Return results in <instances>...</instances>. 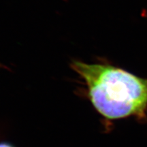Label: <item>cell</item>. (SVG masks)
<instances>
[{
	"mask_svg": "<svg viewBox=\"0 0 147 147\" xmlns=\"http://www.w3.org/2000/svg\"><path fill=\"white\" fill-rule=\"evenodd\" d=\"M71 67L85 82L91 104L106 119L146 115L147 78L109 63L75 60Z\"/></svg>",
	"mask_w": 147,
	"mask_h": 147,
	"instance_id": "obj_1",
	"label": "cell"
},
{
	"mask_svg": "<svg viewBox=\"0 0 147 147\" xmlns=\"http://www.w3.org/2000/svg\"><path fill=\"white\" fill-rule=\"evenodd\" d=\"M0 147H13L12 145H10L8 143L5 142H1L0 143Z\"/></svg>",
	"mask_w": 147,
	"mask_h": 147,
	"instance_id": "obj_2",
	"label": "cell"
}]
</instances>
